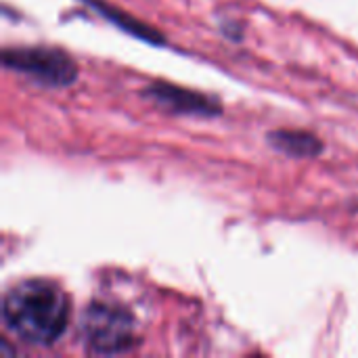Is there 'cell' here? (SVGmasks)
Returning a JSON list of instances; mask_svg holds the SVG:
<instances>
[{
  "instance_id": "obj_1",
  "label": "cell",
  "mask_w": 358,
  "mask_h": 358,
  "mask_svg": "<svg viewBox=\"0 0 358 358\" xmlns=\"http://www.w3.org/2000/svg\"><path fill=\"white\" fill-rule=\"evenodd\" d=\"M2 321L21 342L50 346L65 334L69 298L48 279L21 281L4 294Z\"/></svg>"
},
{
  "instance_id": "obj_2",
  "label": "cell",
  "mask_w": 358,
  "mask_h": 358,
  "mask_svg": "<svg viewBox=\"0 0 358 358\" xmlns=\"http://www.w3.org/2000/svg\"><path fill=\"white\" fill-rule=\"evenodd\" d=\"M80 334L90 352L122 355L136 344V323L124 308L111 304H90L80 317Z\"/></svg>"
},
{
  "instance_id": "obj_3",
  "label": "cell",
  "mask_w": 358,
  "mask_h": 358,
  "mask_svg": "<svg viewBox=\"0 0 358 358\" xmlns=\"http://www.w3.org/2000/svg\"><path fill=\"white\" fill-rule=\"evenodd\" d=\"M2 59L6 67L21 71L46 86H69L78 78L76 61L57 48H8L4 50Z\"/></svg>"
},
{
  "instance_id": "obj_4",
  "label": "cell",
  "mask_w": 358,
  "mask_h": 358,
  "mask_svg": "<svg viewBox=\"0 0 358 358\" xmlns=\"http://www.w3.org/2000/svg\"><path fill=\"white\" fill-rule=\"evenodd\" d=\"M147 94L159 103L162 107L170 109V111H178V113H197V115H212L216 111H220V107L203 96V94H197L193 90H182V88H176L172 84H153L147 88Z\"/></svg>"
},
{
  "instance_id": "obj_5",
  "label": "cell",
  "mask_w": 358,
  "mask_h": 358,
  "mask_svg": "<svg viewBox=\"0 0 358 358\" xmlns=\"http://www.w3.org/2000/svg\"><path fill=\"white\" fill-rule=\"evenodd\" d=\"M268 141L279 151L294 155V157H315L323 151L321 141L302 130H279V132H273Z\"/></svg>"
}]
</instances>
